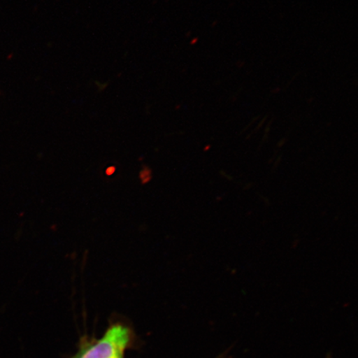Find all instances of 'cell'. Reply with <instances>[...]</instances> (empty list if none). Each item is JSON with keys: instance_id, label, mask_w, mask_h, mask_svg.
Masks as SVG:
<instances>
[{"instance_id": "cell-1", "label": "cell", "mask_w": 358, "mask_h": 358, "mask_svg": "<svg viewBox=\"0 0 358 358\" xmlns=\"http://www.w3.org/2000/svg\"><path fill=\"white\" fill-rule=\"evenodd\" d=\"M131 338L129 330L122 324L110 327L104 337L79 358H123Z\"/></svg>"}]
</instances>
